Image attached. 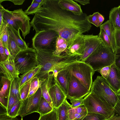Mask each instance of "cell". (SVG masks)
I'll return each instance as SVG.
<instances>
[{"instance_id": "49", "label": "cell", "mask_w": 120, "mask_h": 120, "mask_svg": "<svg viewBox=\"0 0 120 120\" xmlns=\"http://www.w3.org/2000/svg\"><path fill=\"white\" fill-rule=\"evenodd\" d=\"M115 37L116 47L120 48V30L115 29Z\"/></svg>"}, {"instance_id": "3", "label": "cell", "mask_w": 120, "mask_h": 120, "mask_svg": "<svg viewBox=\"0 0 120 120\" xmlns=\"http://www.w3.org/2000/svg\"><path fill=\"white\" fill-rule=\"evenodd\" d=\"M118 56L112 49L103 43L84 62L91 66L95 71H98L104 67L111 66Z\"/></svg>"}, {"instance_id": "8", "label": "cell", "mask_w": 120, "mask_h": 120, "mask_svg": "<svg viewBox=\"0 0 120 120\" xmlns=\"http://www.w3.org/2000/svg\"><path fill=\"white\" fill-rule=\"evenodd\" d=\"M59 36L55 31L50 30L36 32L32 38L33 48L34 49H55L56 40Z\"/></svg>"}, {"instance_id": "4", "label": "cell", "mask_w": 120, "mask_h": 120, "mask_svg": "<svg viewBox=\"0 0 120 120\" xmlns=\"http://www.w3.org/2000/svg\"><path fill=\"white\" fill-rule=\"evenodd\" d=\"M83 101L87 113H93L101 114L108 120L113 115V108L92 92L90 91L84 97Z\"/></svg>"}, {"instance_id": "37", "label": "cell", "mask_w": 120, "mask_h": 120, "mask_svg": "<svg viewBox=\"0 0 120 120\" xmlns=\"http://www.w3.org/2000/svg\"><path fill=\"white\" fill-rule=\"evenodd\" d=\"M68 113L70 114H82L87 113V112L85 106L82 105L74 108L71 107L68 110Z\"/></svg>"}, {"instance_id": "55", "label": "cell", "mask_w": 120, "mask_h": 120, "mask_svg": "<svg viewBox=\"0 0 120 120\" xmlns=\"http://www.w3.org/2000/svg\"><path fill=\"white\" fill-rule=\"evenodd\" d=\"M105 18L104 16L99 13L98 15V23L99 27L101 25L102 23L104 21Z\"/></svg>"}, {"instance_id": "39", "label": "cell", "mask_w": 120, "mask_h": 120, "mask_svg": "<svg viewBox=\"0 0 120 120\" xmlns=\"http://www.w3.org/2000/svg\"><path fill=\"white\" fill-rule=\"evenodd\" d=\"M22 101H19L11 109L8 115L11 117H15L19 116L18 113Z\"/></svg>"}, {"instance_id": "59", "label": "cell", "mask_w": 120, "mask_h": 120, "mask_svg": "<svg viewBox=\"0 0 120 120\" xmlns=\"http://www.w3.org/2000/svg\"><path fill=\"white\" fill-rule=\"evenodd\" d=\"M81 120H86V119L85 116L84 118L82 119Z\"/></svg>"}, {"instance_id": "40", "label": "cell", "mask_w": 120, "mask_h": 120, "mask_svg": "<svg viewBox=\"0 0 120 120\" xmlns=\"http://www.w3.org/2000/svg\"><path fill=\"white\" fill-rule=\"evenodd\" d=\"M86 120H107L103 115L98 113H90L85 116Z\"/></svg>"}, {"instance_id": "48", "label": "cell", "mask_w": 120, "mask_h": 120, "mask_svg": "<svg viewBox=\"0 0 120 120\" xmlns=\"http://www.w3.org/2000/svg\"><path fill=\"white\" fill-rule=\"evenodd\" d=\"M70 102L71 103V106L73 108L82 105H84L83 98L79 99H71Z\"/></svg>"}, {"instance_id": "44", "label": "cell", "mask_w": 120, "mask_h": 120, "mask_svg": "<svg viewBox=\"0 0 120 120\" xmlns=\"http://www.w3.org/2000/svg\"><path fill=\"white\" fill-rule=\"evenodd\" d=\"M6 9L0 4V30L2 29L4 26L7 23L6 21L4 19L3 15Z\"/></svg>"}, {"instance_id": "23", "label": "cell", "mask_w": 120, "mask_h": 120, "mask_svg": "<svg viewBox=\"0 0 120 120\" xmlns=\"http://www.w3.org/2000/svg\"><path fill=\"white\" fill-rule=\"evenodd\" d=\"M71 107L66 98L57 108L58 120H70L68 116V110Z\"/></svg>"}, {"instance_id": "31", "label": "cell", "mask_w": 120, "mask_h": 120, "mask_svg": "<svg viewBox=\"0 0 120 120\" xmlns=\"http://www.w3.org/2000/svg\"><path fill=\"white\" fill-rule=\"evenodd\" d=\"M100 27V32L98 35L99 38L105 46L111 49L113 51L112 45L108 36L104 30L102 28Z\"/></svg>"}, {"instance_id": "18", "label": "cell", "mask_w": 120, "mask_h": 120, "mask_svg": "<svg viewBox=\"0 0 120 120\" xmlns=\"http://www.w3.org/2000/svg\"><path fill=\"white\" fill-rule=\"evenodd\" d=\"M9 34L18 46L22 49L25 50L29 47L26 42L22 38L19 32V29L17 31L11 26L8 24Z\"/></svg>"}, {"instance_id": "43", "label": "cell", "mask_w": 120, "mask_h": 120, "mask_svg": "<svg viewBox=\"0 0 120 120\" xmlns=\"http://www.w3.org/2000/svg\"><path fill=\"white\" fill-rule=\"evenodd\" d=\"M42 66L40 65H38L36 68L33 69L29 74L26 83L30 80L40 71Z\"/></svg>"}, {"instance_id": "51", "label": "cell", "mask_w": 120, "mask_h": 120, "mask_svg": "<svg viewBox=\"0 0 120 120\" xmlns=\"http://www.w3.org/2000/svg\"><path fill=\"white\" fill-rule=\"evenodd\" d=\"M0 120H22L17 118L9 116L7 114L0 115Z\"/></svg>"}, {"instance_id": "33", "label": "cell", "mask_w": 120, "mask_h": 120, "mask_svg": "<svg viewBox=\"0 0 120 120\" xmlns=\"http://www.w3.org/2000/svg\"><path fill=\"white\" fill-rule=\"evenodd\" d=\"M30 80L26 82L20 88V100L22 101L28 97L29 95L30 85Z\"/></svg>"}, {"instance_id": "12", "label": "cell", "mask_w": 120, "mask_h": 120, "mask_svg": "<svg viewBox=\"0 0 120 120\" xmlns=\"http://www.w3.org/2000/svg\"><path fill=\"white\" fill-rule=\"evenodd\" d=\"M85 47L79 61L84 62L86 60L97 50L103 44L98 35H83Z\"/></svg>"}, {"instance_id": "28", "label": "cell", "mask_w": 120, "mask_h": 120, "mask_svg": "<svg viewBox=\"0 0 120 120\" xmlns=\"http://www.w3.org/2000/svg\"><path fill=\"white\" fill-rule=\"evenodd\" d=\"M45 80H40L38 78L36 77H34L32 79L30 80V85L28 97L35 94L40 87L42 83Z\"/></svg>"}, {"instance_id": "2", "label": "cell", "mask_w": 120, "mask_h": 120, "mask_svg": "<svg viewBox=\"0 0 120 120\" xmlns=\"http://www.w3.org/2000/svg\"><path fill=\"white\" fill-rule=\"evenodd\" d=\"M35 50L38 65H41L42 68L40 72L34 77H38L41 80H45L56 65L64 59L70 56L64 52L60 55H54L53 50Z\"/></svg>"}, {"instance_id": "14", "label": "cell", "mask_w": 120, "mask_h": 120, "mask_svg": "<svg viewBox=\"0 0 120 120\" xmlns=\"http://www.w3.org/2000/svg\"><path fill=\"white\" fill-rule=\"evenodd\" d=\"M85 47L83 34H79L68 43L64 52L69 55H78L80 56L82 55Z\"/></svg>"}, {"instance_id": "34", "label": "cell", "mask_w": 120, "mask_h": 120, "mask_svg": "<svg viewBox=\"0 0 120 120\" xmlns=\"http://www.w3.org/2000/svg\"><path fill=\"white\" fill-rule=\"evenodd\" d=\"M38 120H58L57 108L54 107L51 112L40 116Z\"/></svg>"}, {"instance_id": "42", "label": "cell", "mask_w": 120, "mask_h": 120, "mask_svg": "<svg viewBox=\"0 0 120 120\" xmlns=\"http://www.w3.org/2000/svg\"><path fill=\"white\" fill-rule=\"evenodd\" d=\"M111 69V66H107L102 68L97 71L99 72L102 76L106 80L109 75Z\"/></svg>"}, {"instance_id": "15", "label": "cell", "mask_w": 120, "mask_h": 120, "mask_svg": "<svg viewBox=\"0 0 120 120\" xmlns=\"http://www.w3.org/2000/svg\"><path fill=\"white\" fill-rule=\"evenodd\" d=\"M14 59L10 55L6 60L0 63V73L11 81L14 78L19 77L20 74L16 68Z\"/></svg>"}, {"instance_id": "47", "label": "cell", "mask_w": 120, "mask_h": 120, "mask_svg": "<svg viewBox=\"0 0 120 120\" xmlns=\"http://www.w3.org/2000/svg\"><path fill=\"white\" fill-rule=\"evenodd\" d=\"M0 61H4L7 59V57L6 54L4 46L1 39H0Z\"/></svg>"}, {"instance_id": "46", "label": "cell", "mask_w": 120, "mask_h": 120, "mask_svg": "<svg viewBox=\"0 0 120 120\" xmlns=\"http://www.w3.org/2000/svg\"><path fill=\"white\" fill-rule=\"evenodd\" d=\"M33 70L26 72L20 76L19 82L20 89L26 83L28 76Z\"/></svg>"}, {"instance_id": "26", "label": "cell", "mask_w": 120, "mask_h": 120, "mask_svg": "<svg viewBox=\"0 0 120 120\" xmlns=\"http://www.w3.org/2000/svg\"><path fill=\"white\" fill-rule=\"evenodd\" d=\"M53 108L41 96L39 103L38 111L40 116L49 112L52 110Z\"/></svg>"}, {"instance_id": "29", "label": "cell", "mask_w": 120, "mask_h": 120, "mask_svg": "<svg viewBox=\"0 0 120 120\" xmlns=\"http://www.w3.org/2000/svg\"><path fill=\"white\" fill-rule=\"evenodd\" d=\"M8 49L10 55L14 58L22 50L9 35L8 42Z\"/></svg>"}, {"instance_id": "56", "label": "cell", "mask_w": 120, "mask_h": 120, "mask_svg": "<svg viewBox=\"0 0 120 120\" xmlns=\"http://www.w3.org/2000/svg\"><path fill=\"white\" fill-rule=\"evenodd\" d=\"M74 0L83 5L90 4V0Z\"/></svg>"}, {"instance_id": "38", "label": "cell", "mask_w": 120, "mask_h": 120, "mask_svg": "<svg viewBox=\"0 0 120 120\" xmlns=\"http://www.w3.org/2000/svg\"><path fill=\"white\" fill-rule=\"evenodd\" d=\"M19 100V99L9 93L7 108V115L8 114L12 108Z\"/></svg>"}, {"instance_id": "57", "label": "cell", "mask_w": 120, "mask_h": 120, "mask_svg": "<svg viewBox=\"0 0 120 120\" xmlns=\"http://www.w3.org/2000/svg\"><path fill=\"white\" fill-rule=\"evenodd\" d=\"M4 49L5 52L6 56L8 57V56L10 55L9 52V51L8 49L7 48L4 47Z\"/></svg>"}, {"instance_id": "58", "label": "cell", "mask_w": 120, "mask_h": 120, "mask_svg": "<svg viewBox=\"0 0 120 120\" xmlns=\"http://www.w3.org/2000/svg\"><path fill=\"white\" fill-rule=\"evenodd\" d=\"M34 1L39 4H40L42 2L43 0H33Z\"/></svg>"}, {"instance_id": "20", "label": "cell", "mask_w": 120, "mask_h": 120, "mask_svg": "<svg viewBox=\"0 0 120 120\" xmlns=\"http://www.w3.org/2000/svg\"><path fill=\"white\" fill-rule=\"evenodd\" d=\"M104 30L108 36L112 45L113 51L115 53L116 49L115 37V29L108 20L100 26Z\"/></svg>"}, {"instance_id": "41", "label": "cell", "mask_w": 120, "mask_h": 120, "mask_svg": "<svg viewBox=\"0 0 120 120\" xmlns=\"http://www.w3.org/2000/svg\"><path fill=\"white\" fill-rule=\"evenodd\" d=\"M98 12H95L92 15L87 16V19L88 22L92 24L97 27H99L98 23Z\"/></svg>"}, {"instance_id": "60", "label": "cell", "mask_w": 120, "mask_h": 120, "mask_svg": "<svg viewBox=\"0 0 120 120\" xmlns=\"http://www.w3.org/2000/svg\"><path fill=\"white\" fill-rule=\"evenodd\" d=\"M119 10L120 12V5H119V6L118 7Z\"/></svg>"}, {"instance_id": "62", "label": "cell", "mask_w": 120, "mask_h": 120, "mask_svg": "<svg viewBox=\"0 0 120 120\" xmlns=\"http://www.w3.org/2000/svg\"></svg>"}, {"instance_id": "22", "label": "cell", "mask_w": 120, "mask_h": 120, "mask_svg": "<svg viewBox=\"0 0 120 120\" xmlns=\"http://www.w3.org/2000/svg\"><path fill=\"white\" fill-rule=\"evenodd\" d=\"M109 18V20L115 29L120 30V14L118 7L111 9Z\"/></svg>"}, {"instance_id": "30", "label": "cell", "mask_w": 120, "mask_h": 120, "mask_svg": "<svg viewBox=\"0 0 120 120\" xmlns=\"http://www.w3.org/2000/svg\"><path fill=\"white\" fill-rule=\"evenodd\" d=\"M9 36L8 24L7 23L0 30V39L1 40L4 47L8 49Z\"/></svg>"}, {"instance_id": "11", "label": "cell", "mask_w": 120, "mask_h": 120, "mask_svg": "<svg viewBox=\"0 0 120 120\" xmlns=\"http://www.w3.org/2000/svg\"><path fill=\"white\" fill-rule=\"evenodd\" d=\"M11 11V18L21 30L22 36L25 39L26 36L30 33L31 27L30 18L22 8Z\"/></svg>"}, {"instance_id": "32", "label": "cell", "mask_w": 120, "mask_h": 120, "mask_svg": "<svg viewBox=\"0 0 120 120\" xmlns=\"http://www.w3.org/2000/svg\"><path fill=\"white\" fill-rule=\"evenodd\" d=\"M117 98L116 104L113 107V113L109 120H120V94L116 93Z\"/></svg>"}, {"instance_id": "53", "label": "cell", "mask_w": 120, "mask_h": 120, "mask_svg": "<svg viewBox=\"0 0 120 120\" xmlns=\"http://www.w3.org/2000/svg\"><path fill=\"white\" fill-rule=\"evenodd\" d=\"M8 102V97L7 98H2L0 97V103L7 109Z\"/></svg>"}, {"instance_id": "9", "label": "cell", "mask_w": 120, "mask_h": 120, "mask_svg": "<svg viewBox=\"0 0 120 120\" xmlns=\"http://www.w3.org/2000/svg\"><path fill=\"white\" fill-rule=\"evenodd\" d=\"M69 82L66 98L79 99L83 98L88 94L89 90L79 81L69 73Z\"/></svg>"}, {"instance_id": "7", "label": "cell", "mask_w": 120, "mask_h": 120, "mask_svg": "<svg viewBox=\"0 0 120 120\" xmlns=\"http://www.w3.org/2000/svg\"><path fill=\"white\" fill-rule=\"evenodd\" d=\"M90 91L107 101L113 107L116 105L117 100L116 93L102 76H97L92 83Z\"/></svg>"}, {"instance_id": "50", "label": "cell", "mask_w": 120, "mask_h": 120, "mask_svg": "<svg viewBox=\"0 0 120 120\" xmlns=\"http://www.w3.org/2000/svg\"><path fill=\"white\" fill-rule=\"evenodd\" d=\"M115 53L118 56L116 59L114 64L120 70V48H116Z\"/></svg>"}, {"instance_id": "24", "label": "cell", "mask_w": 120, "mask_h": 120, "mask_svg": "<svg viewBox=\"0 0 120 120\" xmlns=\"http://www.w3.org/2000/svg\"><path fill=\"white\" fill-rule=\"evenodd\" d=\"M68 43L67 40L59 36L56 40L55 49L53 52V54L57 55H61L66 49Z\"/></svg>"}, {"instance_id": "61", "label": "cell", "mask_w": 120, "mask_h": 120, "mask_svg": "<svg viewBox=\"0 0 120 120\" xmlns=\"http://www.w3.org/2000/svg\"><path fill=\"white\" fill-rule=\"evenodd\" d=\"M120 93V90H119V93Z\"/></svg>"}, {"instance_id": "1", "label": "cell", "mask_w": 120, "mask_h": 120, "mask_svg": "<svg viewBox=\"0 0 120 120\" xmlns=\"http://www.w3.org/2000/svg\"><path fill=\"white\" fill-rule=\"evenodd\" d=\"M58 0H45L42 6L34 13L30 24L36 32L45 30L54 31L68 42L78 35L91 29L92 25L87 15H80L61 8Z\"/></svg>"}, {"instance_id": "6", "label": "cell", "mask_w": 120, "mask_h": 120, "mask_svg": "<svg viewBox=\"0 0 120 120\" xmlns=\"http://www.w3.org/2000/svg\"><path fill=\"white\" fill-rule=\"evenodd\" d=\"M14 61L17 71L21 74L34 69L38 65L36 52L33 48L21 50L15 56Z\"/></svg>"}, {"instance_id": "17", "label": "cell", "mask_w": 120, "mask_h": 120, "mask_svg": "<svg viewBox=\"0 0 120 120\" xmlns=\"http://www.w3.org/2000/svg\"><path fill=\"white\" fill-rule=\"evenodd\" d=\"M58 5L62 9L70 11L75 15H80L83 13L81 6L72 0H58Z\"/></svg>"}, {"instance_id": "13", "label": "cell", "mask_w": 120, "mask_h": 120, "mask_svg": "<svg viewBox=\"0 0 120 120\" xmlns=\"http://www.w3.org/2000/svg\"><path fill=\"white\" fill-rule=\"evenodd\" d=\"M54 107L58 108L66 98L64 91L57 80L53 79L49 90Z\"/></svg>"}, {"instance_id": "19", "label": "cell", "mask_w": 120, "mask_h": 120, "mask_svg": "<svg viewBox=\"0 0 120 120\" xmlns=\"http://www.w3.org/2000/svg\"><path fill=\"white\" fill-rule=\"evenodd\" d=\"M53 79V75H49L47 78L42 83L40 87L41 96L53 108L54 107L49 95V90L50 86L52 82Z\"/></svg>"}, {"instance_id": "10", "label": "cell", "mask_w": 120, "mask_h": 120, "mask_svg": "<svg viewBox=\"0 0 120 120\" xmlns=\"http://www.w3.org/2000/svg\"><path fill=\"white\" fill-rule=\"evenodd\" d=\"M41 96L40 87L34 94L22 101L18 113L21 119L25 116L34 112H38L39 103Z\"/></svg>"}, {"instance_id": "36", "label": "cell", "mask_w": 120, "mask_h": 120, "mask_svg": "<svg viewBox=\"0 0 120 120\" xmlns=\"http://www.w3.org/2000/svg\"><path fill=\"white\" fill-rule=\"evenodd\" d=\"M3 18L8 24L11 26L16 30L18 31L19 29L16 25L11 18V11L6 9L4 14Z\"/></svg>"}, {"instance_id": "21", "label": "cell", "mask_w": 120, "mask_h": 120, "mask_svg": "<svg viewBox=\"0 0 120 120\" xmlns=\"http://www.w3.org/2000/svg\"><path fill=\"white\" fill-rule=\"evenodd\" d=\"M56 80L62 87L66 96L68 91L69 79V72L65 68L58 73Z\"/></svg>"}, {"instance_id": "5", "label": "cell", "mask_w": 120, "mask_h": 120, "mask_svg": "<svg viewBox=\"0 0 120 120\" xmlns=\"http://www.w3.org/2000/svg\"><path fill=\"white\" fill-rule=\"evenodd\" d=\"M65 68L69 74L75 77L90 91L95 72L91 66L85 62L78 61Z\"/></svg>"}, {"instance_id": "35", "label": "cell", "mask_w": 120, "mask_h": 120, "mask_svg": "<svg viewBox=\"0 0 120 120\" xmlns=\"http://www.w3.org/2000/svg\"><path fill=\"white\" fill-rule=\"evenodd\" d=\"M45 0H43L42 2L40 4L36 3L33 0L31 5L25 11V12L27 15H33L34 13L42 6Z\"/></svg>"}, {"instance_id": "54", "label": "cell", "mask_w": 120, "mask_h": 120, "mask_svg": "<svg viewBox=\"0 0 120 120\" xmlns=\"http://www.w3.org/2000/svg\"><path fill=\"white\" fill-rule=\"evenodd\" d=\"M0 115L7 114V109L2 105L0 103Z\"/></svg>"}, {"instance_id": "45", "label": "cell", "mask_w": 120, "mask_h": 120, "mask_svg": "<svg viewBox=\"0 0 120 120\" xmlns=\"http://www.w3.org/2000/svg\"><path fill=\"white\" fill-rule=\"evenodd\" d=\"M87 113L82 114H70L68 113V116L70 120H81L84 118Z\"/></svg>"}, {"instance_id": "16", "label": "cell", "mask_w": 120, "mask_h": 120, "mask_svg": "<svg viewBox=\"0 0 120 120\" xmlns=\"http://www.w3.org/2000/svg\"><path fill=\"white\" fill-rule=\"evenodd\" d=\"M106 80L115 92L118 93L120 90V70L114 63L111 66L110 72Z\"/></svg>"}, {"instance_id": "52", "label": "cell", "mask_w": 120, "mask_h": 120, "mask_svg": "<svg viewBox=\"0 0 120 120\" xmlns=\"http://www.w3.org/2000/svg\"><path fill=\"white\" fill-rule=\"evenodd\" d=\"M9 1L12 2L15 5H20L22 4L25 0H0V4L3 1Z\"/></svg>"}, {"instance_id": "25", "label": "cell", "mask_w": 120, "mask_h": 120, "mask_svg": "<svg viewBox=\"0 0 120 120\" xmlns=\"http://www.w3.org/2000/svg\"><path fill=\"white\" fill-rule=\"evenodd\" d=\"M20 77L14 78L11 81L9 93L20 99Z\"/></svg>"}, {"instance_id": "27", "label": "cell", "mask_w": 120, "mask_h": 120, "mask_svg": "<svg viewBox=\"0 0 120 120\" xmlns=\"http://www.w3.org/2000/svg\"><path fill=\"white\" fill-rule=\"evenodd\" d=\"M11 81L4 76H1V83L2 85L0 91V97L7 98L9 92Z\"/></svg>"}]
</instances>
